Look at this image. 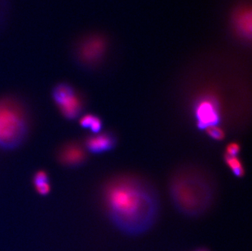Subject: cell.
Here are the masks:
<instances>
[{
    "label": "cell",
    "instance_id": "obj_1",
    "mask_svg": "<svg viewBox=\"0 0 252 251\" xmlns=\"http://www.w3.org/2000/svg\"><path fill=\"white\" fill-rule=\"evenodd\" d=\"M103 197L110 222L125 234H142L157 220L159 213L157 192L140 178H114L105 186Z\"/></svg>",
    "mask_w": 252,
    "mask_h": 251
},
{
    "label": "cell",
    "instance_id": "obj_2",
    "mask_svg": "<svg viewBox=\"0 0 252 251\" xmlns=\"http://www.w3.org/2000/svg\"><path fill=\"white\" fill-rule=\"evenodd\" d=\"M216 188L212 179L195 166L181 167L169 184V194L175 208L184 216L197 217L212 206Z\"/></svg>",
    "mask_w": 252,
    "mask_h": 251
},
{
    "label": "cell",
    "instance_id": "obj_3",
    "mask_svg": "<svg viewBox=\"0 0 252 251\" xmlns=\"http://www.w3.org/2000/svg\"><path fill=\"white\" fill-rule=\"evenodd\" d=\"M28 133L22 110L9 102L0 103V148L11 150L22 145Z\"/></svg>",
    "mask_w": 252,
    "mask_h": 251
},
{
    "label": "cell",
    "instance_id": "obj_4",
    "mask_svg": "<svg viewBox=\"0 0 252 251\" xmlns=\"http://www.w3.org/2000/svg\"><path fill=\"white\" fill-rule=\"evenodd\" d=\"M52 96L65 119L74 120L83 113L84 101L69 83H58L53 89Z\"/></svg>",
    "mask_w": 252,
    "mask_h": 251
},
{
    "label": "cell",
    "instance_id": "obj_5",
    "mask_svg": "<svg viewBox=\"0 0 252 251\" xmlns=\"http://www.w3.org/2000/svg\"><path fill=\"white\" fill-rule=\"evenodd\" d=\"M194 117L200 130L219 126L221 120L219 101L212 95L200 98L194 105Z\"/></svg>",
    "mask_w": 252,
    "mask_h": 251
},
{
    "label": "cell",
    "instance_id": "obj_6",
    "mask_svg": "<svg viewBox=\"0 0 252 251\" xmlns=\"http://www.w3.org/2000/svg\"><path fill=\"white\" fill-rule=\"evenodd\" d=\"M117 139L111 132H100L87 138L85 148L91 154H100L114 150L116 146Z\"/></svg>",
    "mask_w": 252,
    "mask_h": 251
},
{
    "label": "cell",
    "instance_id": "obj_7",
    "mask_svg": "<svg viewBox=\"0 0 252 251\" xmlns=\"http://www.w3.org/2000/svg\"><path fill=\"white\" fill-rule=\"evenodd\" d=\"M104 48L105 47L100 38L95 37L87 38L80 43L78 49L79 59L87 64L94 63L101 57Z\"/></svg>",
    "mask_w": 252,
    "mask_h": 251
},
{
    "label": "cell",
    "instance_id": "obj_8",
    "mask_svg": "<svg viewBox=\"0 0 252 251\" xmlns=\"http://www.w3.org/2000/svg\"><path fill=\"white\" fill-rule=\"evenodd\" d=\"M86 158L85 151L78 144H69L64 146L60 153V160L66 166H80L85 161Z\"/></svg>",
    "mask_w": 252,
    "mask_h": 251
},
{
    "label": "cell",
    "instance_id": "obj_9",
    "mask_svg": "<svg viewBox=\"0 0 252 251\" xmlns=\"http://www.w3.org/2000/svg\"><path fill=\"white\" fill-rule=\"evenodd\" d=\"M236 28L239 33L245 37H250L252 32V16L250 10H241L234 19Z\"/></svg>",
    "mask_w": 252,
    "mask_h": 251
},
{
    "label": "cell",
    "instance_id": "obj_10",
    "mask_svg": "<svg viewBox=\"0 0 252 251\" xmlns=\"http://www.w3.org/2000/svg\"><path fill=\"white\" fill-rule=\"evenodd\" d=\"M79 124L82 127L88 128L93 134H98L102 130V120L94 114H88L81 118Z\"/></svg>",
    "mask_w": 252,
    "mask_h": 251
},
{
    "label": "cell",
    "instance_id": "obj_11",
    "mask_svg": "<svg viewBox=\"0 0 252 251\" xmlns=\"http://www.w3.org/2000/svg\"><path fill=\"white\" fill-rule=\"evenodd\" d=\"M224 160L226 165L231 169V171L236 177L240 178L244 176L245 170H244L242 161L238 157L229 156V155L224 154Z\"/></svg>",
    "mask_w": 252,
    "mask_h": 251
},
{
    "label": "cell",
    "instance_id": "obj_12",
    "mask_svg": "<svg viewBox=\"0 0 252 251\" xmlns=\"http://www.w3.org/2000/svg\"><path fill=\"white\" fill-rule=\"evenodd\" d=\"M207 135L210 137L215 140H223L225 137V134L221 127H220L219 126H210V127L206 129Z\"/></svg>",
    "mask_w": 252,
    "mask_h": 251
},
{
    "label": "cell",
    "instance_id": "obj_13",
    "mask_svg": "<svg viewBox=\"0 0 252 251\" xmlns=\"http://www.w3.org/2000/svg\"><path fill=\"white\" fill-rule=\"evenodd\" d=\"M49 178L44 171H38L33 176V185L36 188L42 185H48Z\"/></svg>",
    "mask_w": 252,
    "mask_h": 251
},
{
    "label": "cell",
    "instance_id": "obj_14",
    "mask_svg": "<svg viewBox=\"0 0 252 251\" xmlns=\"http://www.w3.org/2000/svg\"><path fill=\"white\" fill-rule=\"evenodd\" d=\"M240 145H238V143L232 142L227 145L224 154L229 156L238 157V154L240 153Z\"/></svg>",
    "mask_w": 252,
    "mask_h": 251
},
{
    "label": "cell",
    "instance_id": "obj_15",
    "mask_svg": "<svg viewBox=\"0 0 252 251\" xmlns=\"http://www.w3.org/2000/svg\"><path fill=\"white\" fill-rule=\"evenodd\" d=\"M6 13V0H0V22H2Z\"/></svg>",
    "mask_w": 252,
    "mask_h": 251
},
{
    "label": "cell",
    "instance_id": "obj_16",
    "mask_svg": "<svg viewBox=\"0 0 252 251\" xmlns=\"http://www.w3.org/2000/svg\"><path fill=\"white\" fill-rule=\"evenodd\" d=\"M205 251V250H199V251Z\"/></svg>",
    "mask_w": 252,
    "mask_h": 251
}]
</instances>
